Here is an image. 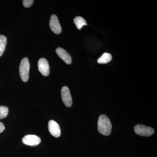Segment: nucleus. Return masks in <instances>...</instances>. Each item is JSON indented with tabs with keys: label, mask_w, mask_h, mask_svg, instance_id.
Segmentation results:
<instances>
[{
	"label": "nucleus",
	"mask_w": 157,
	"mask_h": 157,
	"mask_svg": "<svg viewBox=\"0 0 157 157\" xmlns=\"http://www.w3.org/2000/svg\"><path fill=\"white\" fill-rule=\"evenodd\" d=\"M134 131L137 135L145 137L151 136L155 132L152 128L141 124L136 125L134 128Z\"/></svg>",
	"instance_id": "obj_3"
},
{
	"label": "nucleus",
	"mask_w": 157,
	"mask_h": 157,
	"mask_svg": "<svg viewBox=\"0 0 157 157\" xmlns=\"http://www.w3.org/2000/svg\"><path fill=\"white\" fill-rule=\"evenodd\" d=\"M22 142L26 145L36 146L41 142L40 137L35 135H27L22 138Z\"/></svg>",
	"instance_id": "obj_7"
},
{
	"label": "nucleus",
	"mask_w": 157,
	"mask_h": 157,
	"mask_svg": "<svg viewBox=\"0 0 157 157\" xmlns=\"http://www.w3.org/2000/svg\"><path fill=\"white\" fill-rule=\"evenodd\" d=\"M9 113V108L6 106H0V119L5 118Z\"/></svg>",
	"instance_id": "obj_13"
},
{
	"label": "nucleus",
	"mask_w": 157,
	"mask_h": 157,
	"mask_svg": "<svg viewBox=\"0 0 157 157\" xmlns=\"http://www.w3.org/2000/svg\"><path fill=\"white\" fill-rule=\"evenodd\" d=\"M34 1L33 0H23V4L25 8H30L33 4Z\"/></svg>",
	"instance_id": "obj_14"
},
{
	"label": "nucleus",
	"mask_w": 157,
	"mask_h": 157,
	"mask_svg": "<svg viewBox=\"0 0 157 157\" xmlns=\"http://www.w3.org/2000/svg\"><path fill=\"white\" fill-rule=\"evenodd\" d=\"M49 26L51 30L54 33L59 35L61 33V26L60 24L57 16L55 14H52L51 16L49 21Z\"/></svg>",
	"instance_id": "obj_5"
},
{
	"label": "nucleus",
	"mask_w": 157,
	"mask_h": 157,
	"mask_svg": "<svg viewBox=\"0 0 157 157\" xmlns=\"http://www.w3.org/2000/svg\"><path fill=\"white\" fill-rule=\"evenodd\" d=\"M74 22L78 30L81 29L83 26L87 25V23L83 17H79V16L76 17L74 18Z\"/></svg>",
	"instance_id": "obj_10"
},
{
	"label": "nucleus",
	"mask_w": 157,
	"mask_h": 157,
	"mask_svg": "<svg viewBox=\"0 0 157 157\" xmlns=\"http://www.w3.org/2000/svg\"><path fill=\"white\" fill-rule=\"evenodd\" d=\"M112 59V56L110 54L104 53L101 57L98 59V62L99 64H106L109 63Z\"/></svg>",
	"instance_id": "obj_11"
},
{
	"label": "nucleus",
	"mask_w": 157,
	"mask_h": 157,
	"mask_svg": "<svg viewBox=\"0 0 157 157\" xmlns=\"http://www.w3.org/2000/svg\"><path fill=\"white\" fill-rule=\"evenodd\" d=\"M98 128V131L102 135L105 136L110 135L112 129V124L107 116L102 114L99 117Z\"/></svg>",
	"instance_id": "obj_1"
},
{
	"label": "nucleus",
	"mask_w": 157,
	"mask_h": 157,
	"mask_svg": "<svg viewBox=\"0 0 157 157\" xmlns=\"http://www.w3.org/2000/svg\"><path fill=\"white\" fill-rule=\"evenodd\" d=\"M48 129L51 135L55 137L60 136L61 130L59 126L55 121L50 120L48 122Z\"/></svg>",
	"instance_id": "obj_8"
},
{
	"label": "nucleus",
	"mask_w": 157,
	"mask_h": 157,
	"mask_svg": "<svg viewBox=\"0 0 157 157\" xmlns=\"http://www.w3.org/2000/svg\"><path fill=\"white\" fill-rule=\"evenodd\" d=\"M30 63L28 58L25 57L21 60L19 67L20 76L24 82H27L29 78Z\"/></svg>",
	"instance_id": "obj_2"
},
{
	"label": "nucleus",
	"mask_w": 157,
	"mask_h": 157,
	"mask_svg": "<svg viewBox=\"0 0 157 157\" xmlns=\"http://www.w3.org/2000/svg\"><path fill=\"white\" fill-rule=\"evenodd\" d=\"M5 127L4 124L0 122V133H2L5 130Z\"/></svg>",
	"instance_id": "obj_15"
},
{
	"label": "nucleus",
	"mask_w": 157,
	"mask_h": 157,
	"mask_svg": "<svg viewBox=\"0 0 157 157\" xmlns=\"http://www.w3.org/2000/svg\"><path fill=\"white\" fill-rule=\"evenodd\" d=\"M56 52L57 55L67 64L70 65L72 63V58L65 49L59 47L56 49Z\"/></svg>",
	"instance_id": "obj_9"
},
{
	"label": "nucleus",
	"mask_w": 157,
	"mask_h": 157,
	"mask_svg": "<svg viewBox=\"0 0 157 157\" xmlns=\"http://www.w3.org/2000/svg\"><path fill=\"white\" fill-rule=\"evenodd\" d=\"M38 69L43 76H47L50 73V68L48 61L45 58L39 59L38 62Z\"/></svg>",
	"instance_id": "obj_6"
},
{
	"label": "nucleus",
	"mask_w": 157,
	"mask_h": 157,
	"mask_svg": "<svg viewBox=\"0 0 157 157\" xmlns=\"http://www.w3.org/2000/svg\"><path fill=\"white\" fill-rule=\"evenodd\" d=\"M61 96L62 100L65 106L68 107H71L73 104V101L69 88L66 86L62 88Z\"/></svg>",
	"instance_id": "obj_4"
},
{
	"label": "nucleus",
	"mask_w": 157,
	"mask_h": 157,
	"mask_svg": "<svg viewBox=\"0 0 157 157\" xmlns=\"http://www.w3.org/2000/svg\"><path fill=\"white\" fill-rule=\"evenodd\" d=\"M7 44V39L6 36L0 35V57L2 55Z\"/></svg>",
	"instance_id": "obj_12"
}]
</instances>
